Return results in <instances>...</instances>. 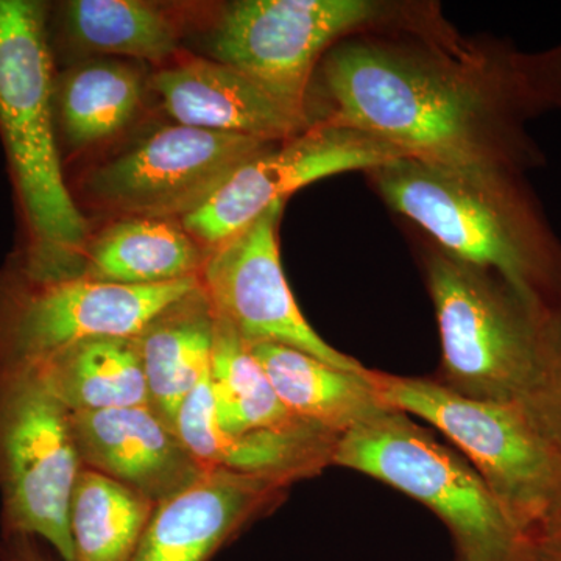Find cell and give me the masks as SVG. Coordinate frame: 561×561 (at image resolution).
<instances>
[{
  "label": "cell",
  "mask_w": 561,
  "mask_h": 561,
  "mask_svg": "<svg viewBox=\"0 0 561 561\" xmlns=\"http://www.w3.org/2000/svg\"><path fill=\"white\" fill-rule=\"evenodd\" d=\"M516 54L502 41L465 38L437 3L411 2L398 20L327 51L309 117L367 133L413 160L526 175L546 154L527 130L538 113Z\"/></svg>",
  "instance_id": "6da1fadb"
},
{
  "label": "cell",
  "mask_w": 561,
  "mask_h": 561,
  "mask_svg": "<svg viewBox=\"0 0 561 561\" xmlns=\"http://www.w3.org/2000/svg\"><path fill=\"white\" fill-rule=\"evenodd\" d=\"M365 173L386 205L446 253L561 313V239L526 175L405 157Z\"/></svg>",
  "instance_id": "7a4b0ae2"
},
{
  "label": "cell",
  "mask_w": 561,
  "mask_h": 561,
  "mask_svg": "<svg viewBox=\"0 0 561 561\" xmlns=\"http://www.w3.org/2000/svg\"><path fill=\"white\" fill-rule=\"evenodd\" d=\"M54 111L46 5L0 0V135L27 236L16 265L36 278H79L88 224L62 175Z\"/></svg>",
  "instance_id": "3957f363"
},
{
  "label": "cell",
  "mask_w": 561,
  "mask_h": 561,
  "mask_svg": "<svg viewBox=\"0 0 561 561\" xmlns=\"http://www.w3.org/2000/svg\"><path fill=\"white\" fill-rule=\"evenodd\" d=\"M420 253L442 341L435 381L471 400L522 401L540 373L560 313L535 305L497 273L457 260L426 236Z\"/></svg>",
  "instance_id": "277c9868"
},
{
  "label": "cell",
  "mask_w": 561,
  "mask_h": 561,
  "mask_svg": "<svg viewBox=\"0 0 561 561\" xmlns=\"http://www.w3.org/2000/svg\"><path fill=\"white\" fill-rule=\"evenodd\" d=\"M334 465L431 508L451 534L454 561H530L529 537L481 474L408 413L389 411L343 434Z\"/></svg>",
  "instance_id": "5b68a950"
},
{
  "label": "cell",
  "mask_w": 561,
  "mask_h": 561,
  "mask_svg": "<svg viewBox=\"0 0 561 561\" xmlns=\"http://www.w3.org/2000/svg\"><path fill=\"white\" fill-rule=\"evenodd\" d=\"M370 376L390 409L426 421L457 446L527 537L561 511V453L518 402L471 400L435 379Z\"/></svg>",
  "instance_id": "8992f818"
},
{
  "label": "cell",
  "mask_w": 561,
  "mask_h": 561,
  "mask_svg": "<svg viewBox=\"0 0 561 561\" xmlns=\"http://www.w3.org/2000/svg\"><path fill=\"white\" fill-rule=\"evenodd\" d=\"M201 278L117 286L84 278H36L16 264L0 271V379L38 367L88 339L135 337Z\"/></svg>",
  "instance_id": "52a82bcc"
},
{
  "label": "cell",
  "mask_w": 561,
  "mask_h": 561,
  "mask_svg": "<svg viewBox=\"0 0 561 561\" xmlns=\"http://www.w3.org/2000/svg\"><path fill=\"white\" fill-rule=\"evenodd\" d=\"M411 2L241 0L225 9L210 39L213 60L241 70L284 105L308 114L321 58L353 33L398 20Z\"/></svg>",
  "instance_id": "ba28073f"
},
{
  "label": "cell",
  "mask_w": 561,
  "mask_h": 561,
  "mask_svg": "<svg viewBox=\"0 0 561 561\" xmlns=\"http://www.w3.org/2000/svg\"><path fill=\"white\" fill-rule=\"evenodd\" d=\"M81 468L72 412L35 376L0 379L2 535L38 538L76 561L69 504Z\"/></svg>",
  "instance_id": "9c48e42d"
},
{
  "label": "cell",
  "mask_w": 561,
  "mask_h": 561,
  "mask_svg": "<svg viewBox=\"0 0 561 561\" xmlns=\"http://www.w3.org/2000/svg\"><path fill=\"white\" fill-rule=\"evenodd\" d=\"M273 144L171 125L92 169L83 180V194L98 208L125 217L184 219L201 209L243 162Z\"/></svg>",
  "instance_id": "30bf717a"
},
{
  "label": "cell",
  "mask_w": 561,
  "mask_h": 561,
  "mask_svg": "<svg viewBox=\"0 0 561 561\" xmlns=\"http://www.w3.org/2000/svg\"><path fill=\"white\" fill-rule=\"evenodd\" d=\"M397 158L404 154L367 133L313 124L243 162L201 209L184 217L183 227L210 251L301 187L341 173L368 172Z\"/></svg>",
  "instance_id": "8fae6325"
},
{
  "label": "cell",
  "mask_w": 561,
  "mask_h": 561,
  "mask_svg": "<svg viewBox=\"0 0 561 561\" xmlns=\"http://www.w3.org/2000/svg\"><path fill=\"white\" fill-rule=\"evenodd\" d=\"M286 202L208 253L201 283L214 312L249 343L291 346L353 373L367 367L321 339L302 316L280 265L278 225Z\"/></svg>",
  "instance_id": "7c38bea8"
},
{
  "label": "cell",
  "mask_w": 561,
  "mask_h": 561,
  "mask_svg": "<svg viewBox=\"0 0 561 561\" xmlns=\"http://www.w3.org/2000/svg\"><path fill=\"white\" fill-rule=\"evenodd\" d=\"M284 490L272 479L213 468L157 504L131 561H209Z\"/></svg>",
  "instance_id": "4fadbf2b"
},
{
  "label": "cell",
  "mask_w": 561,
  "mask_h": 561,
  "mask_svg": "<svg viewBox=\"0 0 561 561\" xmlns=\"http://www.w3.org/2000/svg\"><path fill=\"white\" fill-rule=\"evenodd\" d=\"M84 468L160 504L208 471L150 405L72 413Z\"/></svg>",
  "instance_id": "5bb4252c"
},
{
  "label": "cell",
  "mask_w": 561,
  "mask_h": 561,
  "mask_svg": "<svg viewBox=\"0 0 561 561\" xmlns=\"http://www.w3.org/2000/svg\"><path fill=\"white\" fill-rule=\"evenodd\" d=\"M162 105L179 125L280 142L312 127L311 117L284 105L241 70L187 58L151 79Z\"/></svg>",
  "instance_id": "9a60e30c"
},
{
  "label": "cell",
  "mask_w": 561,
  "mask_h": 561,
  "mask_svg": "<svg viewBox=\"0 0 561 561\" xmlns=\"http://www.w3.org/2000/svg\"><path fill=\"white\" fill-rule=\"evenodd\" d=\"M284 408L302 421L342 435L365 421L393 411L371 381L370 368L353 373L291 346L249 345Z\"/></svg>",
  "instance_id": "2e32d148"
},
{
  "label": "cell",
  "mask_w": 561,
  "mask_h": 561,
  "mask_svg": "<svg viewBox=\"0 0 561 561\" xmlns=\"http://www.w3.org/2000/svg\"><path fill=\"white\" fill-rule=\"evenodd\" d=\"M216 312L202 283L135 335L151 411L175 431L181 402L209 370Z\"/></svg>",
  "instance_id": "e0dca14e"
},
{
  "label": "cell",
  "mask_w": 561,
  "mask_h": 561,
  "mask_svg": "<svg viewBox=\"0 0 561 561\" xmlns=\"http://www.w3.org/2000/svg\"><path fill=\"white\" fill-rule=\"evenodd\" d=\"M208 253L172 219L125 217L87 245L79 278L117 286L201 278Z\"/></svg>",
  "instance_id": "ac0fdd59"
},
{
  "label": "cell",
  "mask_w": 561,
  "mask_h": 561,
  "mask_svg": "<svg viewBox=\"0 0 561 561\" xmlns=\"http://www.w3.org/2000/svg\"><path fill=\"white\" fill-rule=\"evenodd\" d=\"M21 375L35 376L72 413L149 405L135 337L88 339Z\"/></svg>",
  "instance_id": "d6986e66"
},
{
  "label": "cell",
  "mask_w": 561,
  "mask_h": 561,
  "mask_svg": "<svg viewBox=\"0 0 561 561\" xmlns=\"http://www.w3.org/2000/svg\"><path fill=\"white\" fill-rule=\"evenodd\" d=\"M142 99L138 70L116 60L73 66L55 84V106L73 149L98 146L130 124Z\"/></svg>",
  "instance_id": "ffe728a7"
},
{
  "label": "cell",
  "mask_w": 561,
  "mask_h": 561,
  "mask_svg": "<svg viewBox=\"0 0 561 561\" xmlns=\"http://www.w3.org/2000/svg\"><path fill=\"white\" fill-rule=\"evenodd\" d=\"M154 507L138 491L81 468L69 504L76 561H131Z\"/></svg>",
  "instance_id": "44dd1931"
},
{
  "label": "cell",
  "mask_w": 561,
  "mask_h": 561,
  "mask_svg": "<svg viewBox=\"0 0 561 561\" xmlns=\"http://www.w3.org/2000/svg\"><path fill=\"white\" fill-rule=\"evenodd\" d=\"M62 24L70 43L92 54L161 62L180 49L175 21L139 0H72Z\"/></svg>",
  "instance_id": "7402d4cb"
},
{
  "label": "cell",
  "mask_w": 561,
  "mask_h": 561,
  "mask_svg": "<svg viewBox=\"0 0 561 561\" xmlns=\"http://www.w3.org/2000/svg\"><path fill=\"white\" fill-rule=\"evenodd\" d=\"M209 382L217 424L227 438L280 426L297 419L284 408L249 343L217 313Z\"/></svg>",
  "instance_id": "603a6c76"
},
{
  "label": "cell",
  "mask_w": 561,
  "mask_h": 561,
  "mask_svg": "<svg viewBox=\"0 0 561 561\" xmlns=\"http://www.w3.org/2000/svg\"><path fill=\"white\" fill-rule=\"evenodd\" d=\"M341 435L300 419L225 437L216 468L261 476L280 485L311 479L334 465Z\"/></svg>",
  "instance_id": "cb8c5ba5"
},
{
  "label": "cell",
  "mask_w": 561,
  "mask_h": 561,
  "mask_svg": "<svg viewBox=\"0 0 561 561\" xmlns=\"http://www.w3.org/2000/svg\"><path fill=\"white\" fill-rule=\"evenodd\" d=\"M175 432L203 467L208 470L217 467L225 435L217 424L209 370L181 402Z\"/></svg>",
  "instance_id": "d4e9b609"
},
{
  "label": "cell",
  "mask_w": 561,
  "mask_h": 561,
  "mask_svg": "<svg viewBox=\"0 0 561 561\" xmlns=\"http://www.w3.org/2000/svg\"><path fill=\"white\" fill-rule=\"evenodd\" d=\"M518 404L561 453V313L553 321L540 373Z\"/></svg>",
  "instance_id": "484cf974"
},
{
  "label": "cell",
  "mask_w": 561,
  "mask_h": 561,
  "mask_svg": "<svg viewBox=\"0 0 561 561\" xmlns=\"http://www.w3.org/2000/svg\"><path fill=\"white\" fill-rule=\"evenodd\" d=\"M516 68L538 116L561 113V44L537 54H516Z\"/></svg>",
  "instance_id": "4316f807"
},
{
  "label": "cell",
  "mask_w": 561,
  "mask_h": 561,
  "mask_svg": "<svg viewBox=\"0 0 561 561\" xmlns=\"http://www.w3.org/2000/svg\"><path fill=\"white\" fill-rule=\"evenodd\" d=\"M530 561H561V511L529 535Z\"/></svg>",
  "instance_id": "83f0119b"
},
{
  "label": "cell",
  "mask_w": 561,
  "mask_h": 561,
  "mask_svg": "<svg viewBox=\"0 0 561 561\" xmlns=\"http://www.w3.org/2000/svg\"><path fill=\"white\" fill-rule=\"evenodd\" d=\"M38 541L28 535H2L0 561H54L41 549Z\"/></svg>",
  "instance_id": "f1b7e54d"
}]
</instances>
